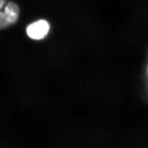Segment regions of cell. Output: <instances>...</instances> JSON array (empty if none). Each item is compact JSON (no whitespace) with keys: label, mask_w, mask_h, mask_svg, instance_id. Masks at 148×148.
Segmentation results:
<instances>
[{"label":"cell","mask_w":148,"mask_h":148,"mask_svg":"<svg viewBox=\"0 0 148 148\" xmlns=\"http://www.w3.org/2000/svg\"><path fill=\"white\" fill-rule=\"evenodd\" d=\"M11 26L8 21L5 7H0V29H4Z\"/></svg>","instance_id":"3957f363"},{"label":"cell","mask_w":148,"mask_h":148,"mask_svg":"<svg viewBox=\"0 0 148 148\" xmlns=\"http://www.w3.org/2000/svg\"><path fill=\"white\" fill-rule=\"evenodd\" d=\"M8 21L11 25L18 21L19 16V8L14 2H9L5 6Z\"/></svg>","instance_id":"7a4b0ae2"},{"label":"cell","mask_w":148,"mask_h":148,"mask_svg":"<svg viewBox=\"0 0 148 148\" xmlns=\"http://www.w3.org/2000/svg\"><path fill=\"white\" fill-rule=\"evenodd\" d=\"M49 30L50 24L44 19H40L32 23L26 29L27 36L35 40H41L45 38Z\"/></svg>","instance_id":"6da1fadb"}]
</instances>
